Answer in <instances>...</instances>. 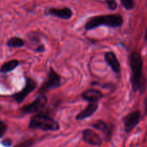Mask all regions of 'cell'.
<instances>
[{
	"label": "cell",
	"instance_id": "cell-23",
	"mask_svg": "<svg viewBox=\"0 0 147 147\" xmlns=\"http://www.w3.org/2000/svg\"><path fill=\"white\" fill-rule=\"evenodd\" d=\"M144 40H145V41H146V42H147V26H146V31H145Z\"/></svg>",
	"mask_w": 147,
	"mask_h": 147
},
{
	"label": "cell",
	"instance_id": "cell-7",
	"mask_svg": "<svg viewBox=\"0 0 147 147\" xmlns=\"http://www.w3.org/2000/svg\"><path fill=\"white\" fill-rule=\"evenodd\" d=\"M142 119V113L139 110L129 113L123 118V123L124 125L125 131L130 133L140 122Z\"/></svg>",
	"mask_w": 147,
	"mask_h": 147
},
{
	"label": "cell",
	"instance_id": "cell-21",
	"mask_svg": "<svg viewBox=\"0 0 147 147\" xmlns=\"http://www.w3.org/2000/svg\"><path fill=\"white\" fill-rule=\"evenodd\" d=\"M1 144L5 147H10L11 146V144H12V142H11V140L10 139H5L1 141Z\"/></svg>",
	"mask_w": 147,
	"mask_h": 147
},
{
	"label": "cell",
	"instance_id": "cell-16",
	"mask_svg": "<svg viewBox=\"0 0 147 147\" xmlns=\"http://www.w3.org/2000/svg\"><path fill=\"white\" fill-rule=\"evenodd\" d=\"M121 3L126 10H132L135 7L134 0H121Z\"/></svg>",
	"mask_w": 147,
	"mask_h": 147
},
{
	"label": "cell",
	"instance_id": "cell-3",
	"mask_svg": "<svg viewBox=\"0 0 147 147\" xmlns=\"http://www.w3.org/2000/svg\"><path fill=\"white\" fill-rule=\"evenodd\" d=\"M30 129H40L43 131H56L60 129L58 122L44 113H37L32 116L28 124Z\"/></svg>",
	"mask_w": 147,
	"mask_h": 147
},
{
	"label": "cell",
	"instance_id": "cell-2",
	"mask_svg": "<svg viewBox=\"0 0 147 147\" xmlns=\"http://www.w3.org/2000/svg\"><path fill=\"white\" fill-rule=\"evenodd\" d=\"M123 17L119 14H105L90 17L84 25L85 30L89 31L100 26H106L111 28H119L123 24Z\"/></svg>",
	"mask_w": 147,
	"mask_h": 147
},
{
	"label": "cell",
	"instance_id": "cell-19",
	"mask_svg": "<svg viewBox=\"0 0 147 147\" xmlns=\"http://www.w3.org/2000/svg\"><path fill=\"white\" fill-rule=\"evenodd\" d=\"M7 130V126L0 120V138L2 137Z\"/></svg>",
	"mask_w": 147,
	"mask_h": 147
},
{
	"label": "cell",
	"instance_id": "cell-13",
	"mask_svg": "<svg viewBox=\"0 0 147 147\" xmlns=\"http://www.w3.org/2000/svg\"><path fill=\"white\" fill-rule=\"evenodd\" d=\"M81 97L88 102L99 101L103 98V93L99 90L88 89L82 93Z\"/></svg>",
	"mask_w": 147,
	"mask_h": 147
},
{
	"label": "cell",
	"instance_id": "cell-20",
	"mask_svg": "<svg viewBox=\"0 0 147 147\" xmlns=\"http://www.w3.org/2000/svg\"><path fill=\"white\" fill-rule=\"evenodd\" d=\"M33 51L37 53H42L45 51V45L43 44H40L39 45H37V47H35L33 50Z\"/></svg>",
	"mask_w": 147,
	"mask_h": 147
},
{
	"label": "cell",
	"instance_id": "cell-6",
	"mask_svg": "<svg viewBox=\"0 0 147 147\" xmlns=\"http://www.w3.org/2000/svg\"><path fill=\"white\" fill-rule=\"evenodd\" d=\"M37 83L31 78H27L25 80V86L20 91L11 95V98L17 103H21L27 98L28 95L34 91L37 88Z\"/></svg>",
	"mask_w": 147,
	"mask_h": 147
},
{
	"label": "cell",
	"instance_id": "cell-4",
	"mask_svg": "<svg viewBox=\"0 0 147 147\" xmlns=\"http://www.w3.org/2000/svg\"><path fill=\"white\" fill-rule=\"evenodd\" d=\"M62 85L61 76L54 70L53 67H50L47 73L45 81L42 84L38 90V93L40 95L45 94L49 90L58 88Z\"/></svg>",
	"mask_w": 147,
	"mask_h": 147
},
{
	"label": "cell",
	"instance_id": "cell-9",
	"mask_svg": "<svg viewBox=\"0 0 147 147\" xmlns=\"http://www.w3.org/2000/svg\"><path fill=\"white\" fill-rule=\"evenodd\" d=\"M82 138L86 143L93 146H100L102 144L100 136L91 129H86L82 131Z\"/></svg>",
	"mask_w": 147,
	"mask_h": 147
},
{
	"label": "cell",
	"instance_id": "cell-18",
	"mask_svg": "<svg viewBox=\"0 0 147 147\" xmlns=\"http://www.w3.org/2000/svg\"><path fill=\"white\" fill-rule=\"evenodd\" d=\"M106 4L110 10H116L117 9L118 4L116 0H106Z\"/></svg>",
	"mask_w": 147,
	"mask_h": 147
},
{
	"label": "cell",
	"instance_id": "cell-11",
	"mask_svg": "<svg viewBox=\"0 0 147 147\" xmlns=\"http://www.w3.org/2000/svg\"><path fill=\"white\" fill-rule=\"evenodd\" d=\"M98 101L88 102V106L83 111H81L80 113H78L77 116H76V119L78 121H81L90 117L98 110Z\"/></svg>",
	"mask_w": 147,
	"mask_h": 147
},
{
	"label": "cell",
	"instance_id": "cell-12",
	"mask_svg": "<svg viewBox=\"0 0 147 147\" xmlns=\"http://www.w3.org/2000/svg\"><path fill=\"white\" fill-rule=\"evenodd\" d=\"M105 61L106 64L111 67L114 73H119L121 72V65L116 57V54L113 52L109 51L105 53L104 55Z\"/></svg>",
	"mask_w": 147,
	"mask_h": 147
},
{
	"label": "cell",
	"instance_id": "cell-14",
	"mask_svg": "<svg viewBox=\"0 0 147 147\" xmlns=\"http://www.w3.org/2000/svg\"><path fill=\"white\" fill-rule=\"evenodd\" d=\"M20 65V62L17 60H11L4 63L0 68V72L1 73H7L17 68Z\"/></svg>",
	"mask_w": 147,
	"mask_h": 147
},
{
	"label": "cell",
	"instance_id": "cell-5",
	"mask_svg": "<svg viewBox=\"0 0 147 147\" xmlns=\"http://www.w3.org/2000/svg\"><path fill=\"white\" fill-rule=\"evenodd\" d=\"M47 103V98L44 94L37 96L32 103L25 105L21 108V111L24 114H31L40 111L45 108Z\"/></svg>",
	"mask_w": 147,
	"mask_h": 147
},
{
	"label": "cell",
	"instance_id": "cell-1",
	"mask_svg": "<svg viewBox=\"0 0 147 147\" xmlns=\"http://www.w3.org/2000/svg\"><path fill=\"white\" fill-rule=\"evenodd\" d=\"M129 65L131 75V84L134 92L139 91L141 94L144 93L146 89L147 80L143 75V60L140 53L134 51L129 55Z\"/></svg>",
	"mask_w": 147,
	"mask_h": 147
},
{
	"label": "cell",
	"instance_id": "cell-17",
	"mask_svg": "<svg viewBox=\"0 0 147 147\" xmlns=\"http://www.w3.org/2000/svg\"><path fill=\"white\" fill-rule=\"evenodd\" d=\"M34 143V139H29L24 141L22 142H20L18 144L16 145L14 147H32Z\"/></svg>",
	"mask_w": 147,
	"mask_h": 147
},
{
	"label": "cell",
	"instance_id": "cell-22",
	"mask_svg": "<svg viewBox=\"0 0 147 147\" xmlns=\"http://www.w3.org/2000/svg\"><path fill=\"white\" fill-rule=\"evenodd\" d=\"M145 113L147 115V97L145 99Z\"/></svg>",
	"mask_w": 147,
	"mask_h": 147
},
{
	"label": "cell",
	"instance_id": "cell-8",
	"mask_svg": "<svg viewBox=\"0 0 147 147\" xmlns=\"http://www.w3.org/2000/svg\"><path fill=\"white\" fill-rule=\"evenodd\" d=\"M91 126L96 130L101 131L104 134L105 139H106V142H109L111 140L113 132V125L108 124L106 122L102 120H98L93 122L91 124Z\"/></svg>",
	"mask_w": 147,
	"mask_h": 147
},
{
	"label": "cell",
	"instance_id": "cell-10",
	"mask_svg": "<svg viewBox=\"0 0 147 147\" xmlns=\"http://www.w3.org/2000/svg\"><path fill=\"white\" fill-rule=\"evenodd\" d=\"M47 14L64 20H70L73 15L72 9L68 7H64L61 9L50 8L47 9Z\"/></svg>",
	"mask_w": 147,
	"mask_h": 147
},
{
	"label": "cell",
	"instance_id": "cell-15",
	"mask_svg": "<svg viewBox=\"0 0 147 147\" xmlns=\"http://www.w3.org/2000/svg\"><path fill=\"white\" fill-rule=\"evenodd\" d=\"M7 45L11 48H20L25 45V42L21 37H13L7 41Z\"/></svg>",
	"mask_w": 147,
	"mask_h": 147
}]
</instances>
